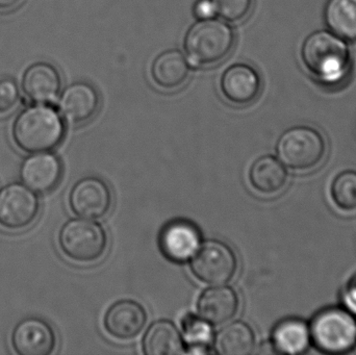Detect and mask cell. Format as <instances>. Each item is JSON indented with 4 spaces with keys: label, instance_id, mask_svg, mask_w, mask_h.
Masks as SVG:
<instances>
[{
    "label": "cell",
    "instance_id": "24",
    "mask_svg": "<svg viewBox=\"0 0 356 355\" xmlns=\"http://www.w3.org/2000/svg\"><path fill=\"white\" fill-rule=\"evenodd\" d=\"M182 335L190 346L191 354H207L213 341V329L204 319L195 315L184 317L181 323Z\"/></svg>",
    "mask_w": 356,
    "mask_h": 355
},
{
    "label": "cell",
    "instance_id": "13",
    "mask_svg": "<svg viewBox=\"0 0 356 355\" xmlns=\"http://www.w3.org/2000/svg\"><path fill=\"white\" fill-rule=\"evenodd\" d=\"M147 322V314L141 304L134 300H120L113 304L106 316L104 327L115 339L131 340L137 337Z\"/></svg>",
    "mask_w": 356,
    "mask_h": 355
},
{
    "label": "cell",
    "instance_id": "30",
    "mask_svg": "<svg viewBox=\"0 0 356 355\" xmlns=\"http://www.w3.org/2000/svg\"><path fill=\"white\" fill-rule=\"evenodd\" d=\"M17 1L18 0H0V8H8V6L16 3Z\"/></svg>",
    "mask_w": 356,
    "mask_h": 355
},
{
    "label": "cell",
    "instance_id": "29",
    "mask_svg": "<svg viewBox=\"0 0 356 355\" xmlns=\"http://www.w3.org/2000/svg\"><path fill=\"white\" fill-rule=\"evenodd\" d=\"M343 302L350 312L356 314V273L345 289Z\"/></svg>",
    "mask_w": 356,
    "mask_h": 355
},
{
    "label": "cell",
    "instance_id": "22",
    "mask_svg": "<svg viewBox=\"0 0 356 355\" xmlns=\"http://www.w3.org/2000/svg\"><path fill=\"white\" fill-rule=\"evenodd\" d=\"M216 352L222 355H248L254 349L253 329L243 321L230 323L221 329L216 337Z\"/></svg>",
    "mask_w": 356,
    "mask_h": 355
},
{
    "label": "cell",
    "instance_id": "7",
    "mask_svg": "<svg viewBox=\"0 0 356 355\" xmlns=\"http://www.w3.org/2000/svg\"><path fill=\"white\" fill-rule=\"evenodd\" d=\"M236 267L232 248L216 240L204 242L191 261L193 274L207 285H225L236 274Z\"/></svg>",
    "mask_w": 356,
    "mask_h": 355
},
{
    "label": "cell",
    "instance_id": "20",
    "mask_svg": "<svg viewBox=\"0 0 356 355\" xmlns=\"http://www.w3.org/2000/svg\"><path fill=\"white\" fill-rule=\"evenodd\" d=\"M309 342L311 331L309 327L299 319L282 321L272 333V344L280 354H302L309 348Z\"/></svg>",
    "mask_w": 356,
    "mask_h": 355
},
{
    "label": "cell",
    "instance_id": "21",
    "mask_svg": "<svg viewBox=\"0 0 356 355\" xmlns=\"http://www.w3.org/2000/svg\"><path fill=\"white\" fill-rule=\"evenodd\" d=\"M286 169L277 158L271 156L257 158L249 171V179L252 187L263 194H274L286 185Z\"/></svg>",
    "mask_w": 356,
    "mask_h": 355
},
{
    "label": "cell",
    "instance_id": "1",
    "mask_svg": "<svg viewBox=\"0 0 356 355\" xmlns=\"http://www.w3.org/2000/svg\"><path fill=\"white\" fill-rule=\"evenodd\" d=\"M301 58L311 74L326 85L341 83L350 68L348 46L332 31H316L309 35L303 43Z\"/></svg>",
    "mask_w": 356,
    "mask_h": 355
},
{
    "label": "cell",
    "instance_id": "25",
    "mask_svg": "<svg viewBox=\"0 0 356 355\" xmlns=\"http://www.w3.org/2000/svg\"><path fill=\"white\" fill-rule=\"evenodd\" d=\"M332 199L345 210L356 208V172L345 171L334 179L332 187Z\"/></svg>",
    "mask_w": 356,
    "mask_h": 355
},
{
    "label": "cell",
    "instance_id": "17",
    "mask_svg": "<svg viewBox=\"0 0 356 355\" xmlns=\"http://www.w3.org/2000/svg\"><path fill=\"white\" fill-rule=\"evenodd\" d=\"M23 90L27 97L38 104H50L58 97L60 77L56 68L38 63L27 69L23 76Z\"/></svg>",
    "mask_w": 356,
    "mask_h": 355
},
{
    "label": "cell",
    "instance_id": "2",
    "mask_svg": "<svg viewBox=\"0 0 356 355\" xmlns=\"http://www.w3.org/2000/svg\"><path fill=\"white\" fill-rule=\"evenodd\" d=\"M234 33L227 23L217 19H201L184 38V50L191 65L209 67L222 62L230 53Z\"/></svg>",
    "mask_w": 356,
    "mask_h": 355
},
{
    "label": "cell",
    "instance_id": "14",
    "mask_svg": "<svg viewBox=\"0 0 356 355\" xmlns=\"http://www.w3.org/2000/svg\"><path fill=\"white\" fill-rule=\"evenodd\" d=\"M21 179L29 189L37 193H47L58 185L62 176V164L54 154L35 152L21 167Z\"/></svg>",
    "mask_w": 356,
    "mask_h": 355
},
{
    "label": "cell",
    "instance_id": "19",
    "mask_svg": "<svg viewBox=\"0 0 356 355\" xmlns=\"http://www.w3.org/2000/svg\"><path fill=\"white\" fill-rule=\"evenodd\" d=\"M143 352L146 355L184 354V342L177 327L167 320L154 323L144 336Z\"/></svg>",
    "mask_w": 356,
    "mask_h": 355
},
{
    "label": "cell",
    "instance_id": "28",
    "mask_svg": "<svg viewBox=\"0 0 356 355\" xmlns=\"http://www.w3.org/2000/svg\"><path fill=\"white\" fill-rule=\"evenodd\" d=\"M193 13L199 20H201V19L213 18L216 15V10L211 0H198L194 4Z\"/></svg>",
    "mask_w": 356,
    "mask_h": 355
},
{
    "label": "cell",
    "instance_id": "6",
    "mask_svg": "<svg viewBox=\"0 0 356 355\" xmlns=\"http://www.w3.org/2000/svg\"><path fill=\"white\" fill-rule=\"evenodd\" d=\"M276 149L280 160L289 168L307 170L321 162L325 142L316 129L297 126L282 133Z\"/></svg>",
    "mask_w": 356,
    "mask_h": 355
},
{
    "label": "cell",
    "instance_id": "18",
    "mask_svg": "<svg viewBox=\"0 0 356 355\" xmlns=\"http://www.w3.org/2000/svg\"><path fill=\"white\" fill-rule=\"evenodd\" d=\"M190 73L186 56L177 49L167 50L152 63V76L158 87L175 90L181 87Z\"/></svg>",
    "mask_w": 356,
    "mask_h": 355
},
{
    "label": "cell",
    "instance_id": "16",
    "mask_svg": "<svg viewBox=\"0 0 356 355\" xmlns=\"http://www.w3.org/2000/svg\"><path fill=\"white\" fill-rule=\"evenodd\" d=\"M238 304L236 291L221 285L205 290L199 297L197 308L201 318L209 324L222 325L236 316Z\"/></svg>",
    "mask_w": 356,
    "mask_h": 355
},
{
    "label": "cell",
    "instance_id": "3",
    "mask_svg": "<svg viewBox=\"0 0 356 355\" xmlns=\"http://www.w3.org/2000/svg\"><path fill=\"white\" fill-rule=\"evenodd\" d=\"M64 123L60 115L45 104L23 110L14 124L15 141L27 152H43L56 147L64 137Z\"/></svg>",
    "mask_w": 356,
    "mask_h": 355
},
{
    "label": "cell",
    "instance_id": "5",
    "mask_svg": "<svg viewBox=\"0 0 356 355\" xmlns=\"http://www.w3.org/2000/svg\"><path fill=\"white\" fill-rule=\"evenodd\" d=\"M309 331L316 347L327 354L349 352L356 342L355 319L341 308H328L319 313L314 318Z\"/></svg>",
    "mask_w": 356,
    "mask_h": 355
},
{
    "label": "cell",
    "instance_id": "4",
    "mask_svg": "<svg viewBox=\"0 0 356 355\" xmlns=\"http://www.w3.org/2000/svg\"><path fill=\"white\" fill-rule=\"evenodd\" d=\"M60 249L77 263H93L104 256L108 237L104 227L91 219H73L60 231Z\"/></svg>",
    "mask_w": 356,
    "mask_h": 355
},
{
    "label": "cell",
    "instance_id": "9",
    "mask_svg": "<svg viewBox=\"0 0 356 355\" xmlns=\"http://www.w3.org/2000/svg\"><path fill=\"white\" fill-rule=\"evenodd\" d=\"M112 192L102 179L86 177L71 190V208L77 216L86 219H99L106 216L112 206Z\"/></svg>",
    "mask_w": 356,
    "mask_h": 355
},
{
    "label": "cell",
    "instance_id": "8",
    "mask_svg": "<svg viewBox=\"0 0 356 355\" xmlns=\"http://www.w3.org/2000/svg\"><path fill=\"white\" fill-rule=\"evenodd\" d=\"M37 197L26 185L13 183L0 191V224L10 229L27 226L37 216Z\"/></svg>",
    "mask_w": 356,
    "mask_h": 355
},
{
    "label": "cell",
    "instance_id": "26",
    "mask_svg": "<svg viewBox=\"0 0 356 355\" xmlns=\"http://www.w3.org/2000/svg\"><path fill=\"white\" fill-rule=\"evenodd\" d=\"M216 15L228 22H238L248 16L252 0H211Z\"/></svg>",
    "mask_w": 356,
    "mask_h": 355
},
{
    "label": "cell",
    "instance_id": "12",
    "mask_svg": "<svg viewBox=\"0 0 356 355\" xmlns=\"http://www.w3.org/2000/svg\"><path fill=\"white\" fill-rule=\"evenodd\" d=\"M99 102V95L95 88L90 83L79 81L63 92L58 108L67 122L81 124L95 116Z\"/></svg>",
    "mask_w": 356,
    "mask_h": 355
},
{
    "label": "cell",
    "instance_id": "11",
    "mask_svg": "<svg viewBox=\"0 0 356 355\" xmlns=\"http://www.w3.org/2000/svg\"><path fill=\"white\" fill-rule=\"evenodd\" d=\"M200 245L199 229L188 221H173L167 224L161 233V249L165 256L173 262L182 263L190 260Z\"/></svg>",
    "mask_w": 356,
    "mask_h": 355
},
{
    "label": "cell",
    "instance_id": "27",
    "mask_svg": "<svg viewBox=\"0 0 356 355\" xmlns=\"http://www.w3.org/2000/svg\"><path fill=\"white\" fill-rule=\"evenodd\" d=\"M19 91L16 83L10 79L0 81V113H6L16 106Z\"/></svg>",
    "mask_w": 356,
    "mask_h": 355
},
{
    "label": "cell",
    "instance_id": "23",
    "mask_svg": "<svg viewBox=\"0 0 356 355\" xmlns=\"http://www.w3.org/2000/svg\"><path fill=\"white\" fill-rule=\"evenodd\" d=\"M325 21L334 35L356 42V0H330L326 4Z\"/></svg>",
    "mask_w": 356,
    "mask_h": 355
},
{
    "label": "cell",
    "instance_id": "10",
    "mask_svg": "<svg viewBox=\"0 0 356 355\" xmlns=\"http://www.w3.org/2000/svg\"><path fill=\"white\" fill-rule=\"evenodd\" d=\"M261 81L257 71L247 64L228 67L221 76L220 89L224 97L236 106H247L257 99Z\"/></svg>",
    "mask_w": 356,
    "mask_h": 355
},
{
    "label": "cell",
    "instance_id": "15",
    "mask_svg": "<svg viewBox=\"0 0 356 355\" xmlns=\"http://www.w3.org/2000/svg\"><path fill=\"white\" fill-rule=\"evenodd\" d=\"M12 342L20 355H48L54 350L56 337L45 321L31 318L17 325Z\"/></svg>",
    "mask_w": 356,
    "mask_h": 355
}]
</instances>
